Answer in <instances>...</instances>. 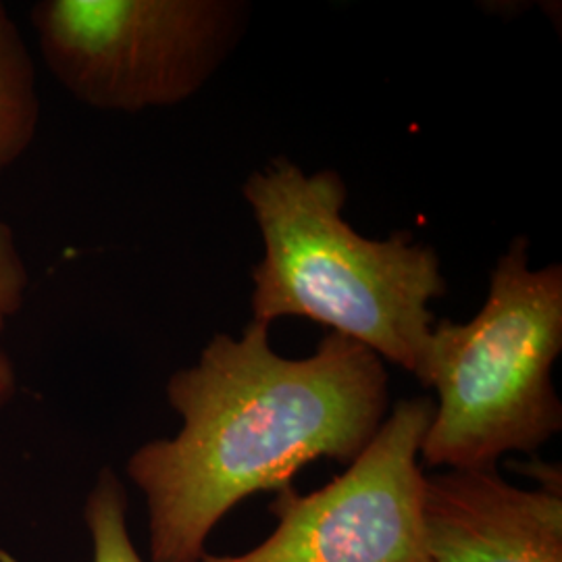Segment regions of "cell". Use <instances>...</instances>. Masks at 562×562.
<instances>
[{
  "instance_id": "6da1fadb",
  "label": "cell",
  "mask_w": 562,
  "mask_h": 562,
  "mask_svg": "<svg viewBox=\"0 0 562 562\" xmlns=\"http://www.w3.org/2000/svg\"><path fill=\"white\" fill-rule=\"evenodd\" d=\"M269 327L217 334L169 378L180 431L142 443L125 467L146 503L148 561H201L229 510L292 487L311 462L350 464L390 413V378L373 350L329 331L311 357L288 359Z\"/></svg>"
},
{
  "instance_id": "7a4b0ae2",
  "label": "cell",
  "mask_w": 562,
  "mask_h": 562,
  "mask_svg": "<svg viewBox=\"0 0 562 562\" xmlns=\"http://www.w3.org/2000/svg\"><path fill=\"white\" fill-rule=\"evenodd\" d=\"M241 194L265 244L252 322L306 317L423 383L436 325L429 302L446 294L436 250L408 232L387 240L355 232L341 215L346 183L329 169L304 173L280 157L250 173Z\"/></svg>"
},
{
  "instance_id": "3957f363",
  "label": "cell",
  "mask_w": 562,
  "mask_h": 562,
  "mask_svg": "<svg viewBox=\"0 0 562 562\" xmlns=\"http://www.w3.org/2000/svg\"><path fill=\"white\" fill-rule=\"evenodd\" d=\"M562 352V267H529L517 238L490 278L482 311L436 323L423 387L438 392L422 446L431 469H496L533 454L562 429L552 367Z\"/></svg>"
},
{
  "instance_id": "277c9868",
  "label": "cell",
  "mask_w": 562,
  "mask_h": 562,
  "mask_svg": "<svg viewBox=\"0 0 562 562\" xmlns=\"http://www.w3.org/2000/svg\"><path fill=\"white\" fill-rule=\"evenodd\" d=\"M42 63L76 101L142 113L192 99L244 27L234 0H41L30 9Z\"/></svg>"
},
{
  "instance_id": "5b68a950",
  "label": "cell",
  "mask_w": 562,
  "mask_h": 562,
  "mask_svg": "<svg viewBox=\"0 0 562 562\" xmlns=\"http://www.w3.org/2000/svg\"><path fill=\"white\" fill-rule=\"evenodd\" d=\"M434 401L417 396L390 408L378 434L322 490L276 492V529L241 554L199 562H431L423 538L422 446Z\"/></svg>"
},
{
  "instance_id": "8992f818",
  "label": "cell",
  "mask_w": 562,
  "mask_h": 562,
  "mask_svg": "<svg viewBox=\"0 0 562 562\" xmlns=\"http://www.w3.org/2000/svg\"><path fill=\"white\" fill-rule=\"evenodd\" d=\"M536 487L496 469L425 475L423 538L431 562H562L561 467L531 462Z\"/></svg>"
},
{
  "instance_id": "52a82bcc",
  "label": "cell",
  "mask_w": 562,
  "mask_h": 562,
  "mask_svg": "<svg viewBox=\"0 0 562 562\" xmlns=\"http://www.w3.org/2000/svg\"><path fill=\"white\" fill-rule=\"evenodd\" d=\"M41 120L36 60L18 21L0 2V180L30 153Z\"/></svg>"
},
{
  "instance_id": "ba28073f",
  "label": "cell",
  "mask_w": 562,
  "mask_h": 562,
  "mask_svg": "<svg viewBox=\"0 0 562 562\" xmlns=\"http://www.w3.org/2000/svg\"><path fill=\"white\" fill-rule=\"evenodd\" d=\"M83 519L92 540V562H146L127 529V494L113 469H102L90 490Z\"/></svg>"
},
{
  "instance_id": "9c48e42d",
  "label": "cell",
  "mask_w": 562,
  "mask_h": 562,
  "mask_svg": "<svg viewBox=\"0 0 562 562\" xmlns=\"http://www.w3.org/2000/svg\"><path fill=\"white\" fill-rule=\"evenodd\" d=\"M30 290V269L15 229L0 222V338L20 315Z\"/></svg>"
},
{
  "instance_id": "30bf717a",
  "label": "cell",
  "mask_w": 562,
  "mask_h": 562,
  "mask_svg": "<svg viewBox=\"0 0 562 562\" xmlns=\"http://www.w3.org/2000/svg\"><path fill=\"white\" fill-rule=\"evenodd\" d=\"M18 385H20V378H18L15 362L11 361V357L0 348V408L15 398Z\"/></svg>"
}]
</instances>
